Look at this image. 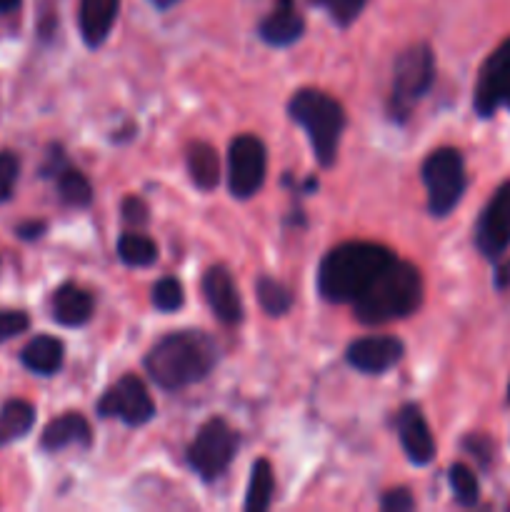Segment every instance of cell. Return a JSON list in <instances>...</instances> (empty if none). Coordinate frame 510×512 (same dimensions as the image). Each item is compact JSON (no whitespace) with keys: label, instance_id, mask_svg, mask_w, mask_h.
I'll use <instances>...</instances> for the list:
<instances>
[{"label":"cell","instance_id":"cell-18","mask_svg":"<svg viewBox=\"0 0 510 512\" xmlns=\"http://www.w3.org/2000/svg\"><path fill=\"white\" fill-rule=\"evenodd\" d=\"M40 445L45 450H60L68 448V445H90V425L83 415L78 413H65L60 418H55L53 423H48V428L43 430V438Z\"/></svg>","mask_w":510,"mask_h":512},{"label":"cell","instance_id":"cell-32","mask_svg":"<svg viewBox=\"0 0 510 512\" xmlns=\"http://www.w3.org/2000/svg\"><path fill=\"white\" fill-rule=\"evenodd\" d=\"M123 218L128 220V223L145 225L148 223V208H145V203L140 198H128L123 203Z\"/></svg>","mask_w":510,"mask_h":512},{"label":"cell","instance_id":"cell-12","mask_svg":"<svg viewBox=\"0 0 510 512\" xmlns=\"http://www.w3.org/2000/svg\"><path fill=\"white\" fill-rule=\"evenodd\" d=\"M345 358L360 373L380 375L400 363V358H403V343L398 338H390V335L360 338L350 345Z\"/></svg>","mask_w":510,"mask_h":512},{"label":"cell","instance_id":"cell-21","mask_svg":"<svg viewBox=\"0 0 510 512\" xmlns=\"http://www.w3.org/2000/svg\"><path fill=\"white\" fill-rule=\"evenodd\" d=\"M35 423L33 405L25 400H10L0 410V445L13 443V440L23 438Z\"/></svg>","mask_w":510,"mask_h":512},{"label":"cell","instance_id":"cell-5","mask_svg":"<svg viewBox=\"0 0 510 512\" xmlns=\"http://www.w3.org/2000/svg\"><path fill=\"white\" fill-rule=\"evenodd\" d=\"M433 78L435 58L428 45L415 43L400 53V58L395 60L393 95H390V113H393L395 120L403 123L408 118L415 103L430 90Z\"/></svg>","mask_w":510,"mask_h":512},{"label":"cell","instance_id":"cell-3","mask_svg":"<svg viewBox=\"0 0 510 512\" xmlns=\"http://www.w3.org/2000/svg\"><path fill=\"white\" fill-rule=\"evenodd\" d=\"M423 278L418 268L395 258L358 298L353 300L355 318L365 325H383L408 318L420 308Z\"/></svg>","mask_w":510,"mask_h":512},{"label":"cell","instance_id":"cell-31","mask_svg":"<svg viewBox=\"0 0 510 512\" xmlns=\"http://www.w3.org/2000/svg\"><path fill=\"white\" fill-rule=\"evenodd\" d=\"M380 508L388 512H405L415 508V500L410 498L408 490H390V493H385L383 500H380Z\"/></svg>","mask_w":510,"mask_h":512},{"label":"cell","instance_id":"cell-30","mask_svg":"<svg viewBox=\"0 0 510 512\" xmlns=\"http://www.w3.org/2000/svg\"><path fill=\"white\" fill-rule=\"evenodd\" d=\"M30 325V318L23 310H0V343L25 333Z\"/></svg>","mask_w":510,"mask_h":512},{"label":"cell","instance_id":"cell-19","mask_svg":"<svg viewBox=\"0 0 510 512\" xmlns=\"http://www.w3.org/2000/svg\"><path fill=\"white\" fill-rule=\"evenodd\" d=\"M20 360L33 373L53 375L63 365V343L53 338V335H38V338H33L25 345Z\"/></svg>","mask_w":510,"mask_h":512},{"label":"cell","instance_id":"cell-23","mask_svg":"<svg viewBox=\"0 0 510 512\" xmlns=\"http://www.w3.org/2000/svg\"><path fill=\"white\" fill-rule=\"evenodd\" d=\"M118 255L130 268H148V265L158 260V248H155V243L148 235L125 233L118 240Z\"/></svg>","mask_w":510,"mask_h":512},{"label":"cell","instance_id":"cell-29","mask_svg":"<svg viewBox=\"0 0 510 512\" xmlns=\"http://www.w3.org/2000/svg\"><path fill=\"white\" fill-rule=\"evenodd\" d=\"M20 163L13 153H0V200H8L13 195L15 180H18Z\"/></svg>","mask_w":510,"mask_h":512},{"label":"cell","instance_id":"cell-11","mask_svg":"<svg viewBox=\"0 0 510 512\" xmlns=\"http://www.w3.org/2000/svg\"><path fill=\"white\" fill-rule=\"evenodd\" d=\"M475 243L485 258H498L510 245V183L500 185L480 213Z\"/></svg>","mask_w":510,"mask_h":512},{"label":"cell","instance_id":"cell-14","mask_svg":"<svg viewBox=\"0 0 510 512\" xmlns=\"http://www.w3.org/2000/svg\"><path fill=\"white\" fill-rule=\"evenodd\" d=\"M395 425H398V435L400 443H403L405 455H408L415 465H428L435 455V443L420 408L405 405V408L400 410Z\"/></svg>","mask_w":510,"mask_h":512},{"label":"cell","instance_id":"cell-34","mask_svg":"<svg viewBox=\"0 0 510 512\" xmlns=\"http://www.w3.org/2000/svg\"><path fill=\"white\" fill-rule=\"evenodd\" d=\"M43 230H45L43 223H28V225H20L18 235H20V238H38Z\"/></svg>","mask_w":510,"mask_h":512},{"label":"cell","instance_id":"cell-37","mask_svg":"<svg viewBox=\"0 0 510 512\" xmlns=\"http://www.w3.org/2000/svg\"><path fill=\"white\" fill-rule=\"evenodd\" d=\"M508 398H510V388H508Z\"/></svg>","mask_w":510,"mask_h":512},{"label":"cell","instance_id":"cell-16","mask_svg":"<svg viewBox=\"0 0 510 512\" xmlns=\"http://www.w3.org/2000/svg\"><path fill=\"white\" fill-rule=\"evenodd\" d=\"M118 8L120 0H80V33L90 48H98L108 38Z\"/></svg>","mask_w":510,"mask_h":512},{"label":"cell","instance_id":"cell-17","mask_svg":"<svg viewBox=\"0 0 510 512\" xmlns=\"http://www.w3.org/2000/svg\"><path fill=\"white\" fill-rule=\"evenodd\" d=\"M93 315V298L78 285H63L53 295V318L65 328H80Z\"/></svg>","mask_w":510,"mask_h":512},{"label":"cell","instance_id":"cell-1","mask_svg":"<svg viewBox=\"0 0 510 512\" xmlns=\"http://www.w3.org/2000/svg\"><path fill=\"white\" fill-rule=\"evenodd\" d=\"M215 360L218 348L213 338L200 330H178L150 348L145 368L160 388L180 390L203 380L213 370Z\"/></svg>","mask_w":510,"mask_h":512},{"label":"cell","instance_id":"cell-10","mask_svg":"<svg viewBox=\"0 0 510 512\" xmlns=\"http://www.w3.org/2000/svg\"><path fill=\"white\" fill-rule=\"evenodd\" d=\"M510 108V38L490 53L475 85V110L490 118L498 108Z\"/></svg>","mask_w":510,"mask_h":512},{"label":"cell","instance_id":"cell-33","mask_svg":"<svg viewBox=\"0 0 510 512\" xmlns=\"http://www.w3.org/2000/svg\"><path fill=\"white\" fill-rule=\"evenodd\" d=\"M495 288L498 290L510 288V258L505 260V263H500L498 270H495Z\"/></svg>","mask_w":510,"mask_h":512},{"label":"cell","instance_id":"cell-4","mask_svg":"<svg viewBox=\"0 0 510 512\" xmlns=\"http://www.w3.org/2000/svg\"><path fill=\"white\" fill-rule=\"evenodd\" d=\"M290 118L308 133L310 148L323 168L338 160L340 135L345 128V113L338 100L325 95L323 90L305 88L293 95L288 105Z\"/></svg>","mask_w":510,"mask_h":512},{"label":"cell","instance_id":"cell-24","mask_svg":"<svg viewBox=\"0 0 510 512\" xmlns=\"http://www.w3.org/2000/svg\"><path fill=\"white\" fill-rule=\"evenodd\" d=\"M58 193L60 200L73 205V208H85L93 200V188H90L88 178L73 168L60 170L58 173Z\"/></svg>","mask_w":510,"mask_h":512},{"label":"cell","instance_id":"cell-7","mask_svg":"<svg viewBox=\"0 0 510 512\" xmlns=\"http://www.w3.org/2000/svg\"><path fill=\"white\" fill-rule=\"evenodd\" d=\"M238 450V435L225 420L213 418L198 430L188 448V463L203 480H215L225 473Z\"/></svg>","mask_w":510,"mask_h":512},{"label":"cell","instance_id":"cell-22","mask_svg":"<svg viewBox=\"0 0 510 512\" xmlns=\"http://www.w3.org/2000/svg\"><path fill=\"white\" fill-rule=\"evenodd\" d=\"M273 498V470H270L268 460H255L253 470H250L248 495H245V510L260 512L270 505Z\"/></svg>","mask_w":510,"mask_h":512},{"label":"cell","instance_id":"cell-15","mask_svg":"<svg viewBox=\"0 0 510 512\" xmlns=\"http://www.w3.org/2000/svg\"><path fill=\"white\" fill-rule=\"evenodd\" d=\"M303 15L295 0H275L270 13L260 23V38L270 45H293L303 35Z\"/></svg>","mask_w":510,"mask_h":512},{"label":"cell","instance_id":"cell-2","mask_svg":"<svg viewBox=\"0 0 510 512\" xmlns=\"http://www.w3.org/2000/svg\"><path fill=\"white\" fill-rule=\"evenodd\" d=\"M395 260L393 250L375 243H343L320 263L318 288L330 303H353Z\"/></svg>","mask_w":510,"mask_h":512},{"label":"cell","instance_id":"cell-27","mask_svg":"<svg viewBox=\"0 0 510 512\" xmlns=\"http://www.w3.org/2000/svg\"><path fill=\"white\" fill-rule=\"evenodd\" d=\"M313 5L323 8L338 25H350L360 15L368 0H310Z\"/></svg>","mask_w":510,"mask_h":512},{"label":"cell","instance_id":"cell-25","mask_svg":"<svg viewBox=\"0 0 510 512\" xmlns=\"http://www.w3.org/2000/svg\"><path fill=\"white\" fill-rule=\"evenodd\" d=\"M258 298L268 315H285L293 305V293L275 278L258 280Z\"/></svg>","mask_w":510,"mask_h":512},{"label":"cell","instance_id":"cell-28","mask_svg":"<svg viewBox=\"0 0 510 512\" xmlns=\"http://www.w3.org/2000/svg\"><path fill=\"white\" fill-rule=\"evenodd\" d=\"M153 305L163 313H173L183 305V285L175 278H163L153 288Z\"/></svg>","mask_w":510,"mask_h":512},{"label":"cell","instance_id":"cell-8","mask_svg":"<svg viewBox=\"0 0 510 512\" xmlns=\"http://www.w3.org/2000/svg\"><path fill=\"white\" fill-rule=\"evenodd\" d=\"M265 180V148L255 135H238L230 143L228 183L235 198H250Z\"/></svg>","mask_w":510,"mask_h":512},{"label":"cell","instance_id":"cell-26","mask_svg":"<svg viewBox=\"0 0 510 512\" xmlns=\"http://www.w3.org/2000/svg\"><path fill=\"white\" fill-rule=\"evenodd\" d=\"M448 480H450V490H453L455 500H458L460 505H465V508H473V505L478 503V498H480L478 478H475V475L470 473L465 465H453L448 473Z\"/></svg>","mask_w":510,"mask_h":512},{"label":"cell","instance_id":"cell-35","mask_svg":"<svg viewBox=\"0 0 510 512\" xmlns=\"http://www.w3.org/2000/svg\"><path fill=\"white\" fill-rule=\"evenodd\" d=\"M20 5V0H0V13H10Z\"/></svg>","mask_w":510,"mask_h":512},{"label":"cell","instance_id":"cell-9","mask_svg":"<svg viewBox=\"0 0 510 512\" xmlns=\"http://www.w3.org/2000/svg\"><path fill=\"white\" fill-rule=\"evenodd\" d=\"M100 418H118L125 425H145L155 415V405L143 380L123 375L98 403Z\"/></svg>","mask_w":510,"mask_h":512},{"label":"cell","instance_id":"cell-13","mask_svg":"<svg viewBox=\"0 0 510 512\" xmlns=\"http://www.w3.org/2000/svg\"><path fill=\"white\" fill-rule=\"evenodd\" d=\"M203 293H205V300H208L210 310H213V315L220 320V323L235 325L243 320V303H240V293L223 265H213V268L205 273Z\"/></svg>","mask_w":510,"mask_h":512},{"label":"cell","instance_id":"cell-20","mask_svg":"<svg viewBox=\"0 0 510 512\" xmlns=\"http://www.w3.org/2000/svg\"><path fill=\"white\" fill-rule=\"evenodd\" d=\"M185 160H188L190 178H193V183L198 185L200 190H213L215 185H218L220 160L213 145L190 143L188 153H185Z\"/></svg>","mask_w":510,"mask_h":512},{"label":"cell","instance_id":"cell-6","mask_svg":"<svg viewBox=\"0 0 510 512\" xmlns=\"http://www.w3.org/2000/svg\"><path fill=\"white\" fill-rule=\"evenodd\" d=\"M423 183L428 190V210L445 218L465 193V163L455 148H438L423 165Z\"/></svg>","mask_w":510,"mask_h":512},{"label":"cell","instance_id":"cell-36","mask_svg":"<svg viewBox=\"0 0 510 512\" xmlns=\"http://www.w3.org/2000/svg\"><path fill=\"white\" fill-rule=\"evenodd\" d=\"M150 3H153V5H158L160 10H165V8H170V5L180 3V0H150Z\"/></svg>","mask_w":510,"mask_h":512}]
</instances>
